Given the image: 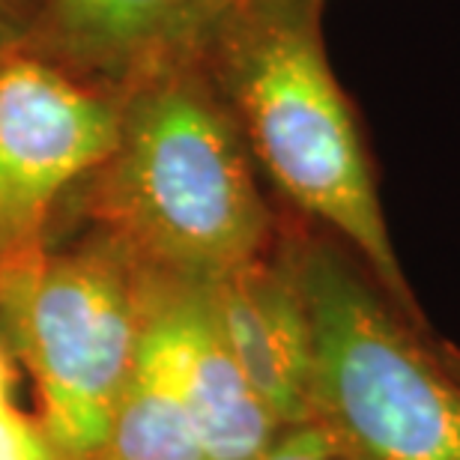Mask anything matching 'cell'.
Segmentation results:
<instances>
[{
    "label": "cell",
    "mask_w": 460,
    "mask_h": 460,
    "mask_svg": "<svg viewBox=\"0 0 460 460\" xmlns=\"http://www.w3.org/2000/svg\"><path fill=\"white\" fill-rule=\"evenodd\" d=\"M105 460H207L186 403L180 398L168 353L146 317L135 367L114 410Z\"/></svg>",
    "instance_id": "9"
},
{
    "label": "cell",
    "mask_w": 460,
    "mask_h": 460,
    "mask_svg": "<svg viewBox=\"0 0 460 460\" xmlns=\"http://www.w3.org/2000/svg\"><path fill=\"white\" fill-rule=\"evenodd\" d=\"M254 460H344L317 425L290 428Z\"/></svg>",
    "instance_id": "11"
},
{
    "label": "cell",
    "mask_w": 460,
    "mask_h": 460,
    "mask_svg": "<svg viewBox=\"0 0 460 460\" xmlns=\"http://www.w3.org/2000/svg\"><path fill=\"white\" fill-rule=\"evenodd\" d=\"M311 326V425L344 460H460V383L326 230L281 225Z\"/></svg>",
    "instance_id": "3"
},
{
    "label": "cell",
    "mask_w": 460,
    "mask_h": 460,
    "mask_svg": "<svg viewBox=\"0 0 460 460\" xmlns=\"http://www.w3.org/2000/svg\"><path fill=\"white\" fill-rule=\"evenodd\" d=\"M119 99L33 49H0V236L40 248L54 204L111 159Z\"/></svg>",
    "instance_id": "5"
},
{
    "label": "cell",
    "mask_w": 460,
    "mask_h": 460,
    "mask_svg": "<svg viewBox=\"0 0 460 460\" xmlns=\"http://www.w3.org/2000/svg\"><path fill=\"white\" fill-rule=\"evenodd\" d=\"M323 0H230L200 54L257 171L326 230L412 323L430 329L394 252L356 108L329 63Z\"/></svg>",
    "instance_id": "1"
},
{
    "label": "cell",
    "mask_w": 460,
    "mask_h": 460,
    "mask_svg": "<svg viewBox=\"0 0 460 460\" xmlns=\"http://www.w3.org/2000/svg\"><path fill=\"white\" fill-rule=\"evenodd\" d=\"M13 257H18V254H15L13 248H9L6 243H4V236H0V272L6 270V263L13 261Z\"/></svg>",
    "instance_id": "15"
},
{
    "label": "cell",
    "mask_w": 460,
    "mask_h": 460,
    "mask_svg": "<svg viewBox=\"0 0 460 460\" xmlns=\"http://www.w3.org/2000/svg\"><path fill=\"white\" fill-rule=\"evenodd\" d=\"M146 317L207 460H254L284 434L225 344L204 288L146 270Z\"/></svg>",
    "instance_id": "6"
},
{
    "label": "cell",
    "mask_w": 460,
    "mask_h": 460,
    "mask_svg": "<svg viewBox=\"0 0 460 460\" xmlns=\"http://www.w3.org/2000/svg\"><path fill=\"white\" fill-rule=\"evenodd\" d=\"M230 0H45L27 49L123 84L171 54L198 49Z\"/></svg>",
    "instance_id": "8"
},
{
    "label": "cell",
    "mask_w": 460,
    "mask_h": 460,
    "mask_svg": "<svg viewBox=\"0 0 460 460\" xmlns=\"http://www.w3.org/2000/svg\"><path fill=\"white\" fill-rule=\"evenodd\" d=\"M437 349H439V356H443L446 367L455 374V380L460 383V344H455V341H437Z\"/></svg>",
    "instance_id": "12"
},
{
    "label": "cell",
    "mask_w": 460,
    "mask_h": 460,
    "mask_svg": "<svg viewBox=\"0 0 460 460\" xmlns=\"http://www.w3.org/2000/svg\"><path fill=\"white\" fill-rule=\"evenodd\" d=\"M119 137L99 180V213L128 263L213 281L261 261L281 222L198 49L119 84Z\"/></svg>",
    "instance_id": "2"
},
{
    "label": "cell",
    "mask_w": 460,
    "mask_h": 460,
    "mask_svg": "<svg viewBox=\"0 0 460 460\" xmlns=\"http://www.w3.org/2000/svg\"><path fill=\"white\" fill-rule=\"evenodd\" d=\"M0 460H54L51 443L22 412L0 403Z\"/></svg>",
    "instance_id": "10"
},
{
    "label": "cell",
    "mask_w": 460,
    "mask_h": 460,
    "mask_svg": "<svg viewBox=\"0 0 460 460\" xmlns=\"http://www.w3.org/2000/svg\"><path fill=\"white\" fill-rule=\"evenodd\" d=\"M0 314L40 389L49 443L99 455L144 332V296L126 266L117 254L31 248L0 272Z\"/></svg>",
    "instance_id": "4"
},
{
    "label": "cell",
    "mask_w": 460,
    "mask_h": 460,
    "mask_svg": "<svg viewBox=\"0 0 460 460\" xmlns=\"http://www.w3.org/2000/svg\"><path fill=\"white\" fill-rule=\"evenodd\" d=\"M15 4H18V0H0V27L9 22V15H13ZM0 49H4V45H0Z\"/></svg>",
    "instance_id": "14"
},
{
    "label": "cell",
    "mask_w": 460,
    "mask_h": 460,
    "mask_svg": "<svg viewBox=\"0 0 460 460\" xmlns=\"http://www.w3.org/2000/svg\"><path fill=\"white\" fill-rule=\"evenodd\" d=\"M198 284L225 344L272 419L284 430L311 425V326L281 230L261 261Z\"/></svg>",
    "instance_id": "7"
},
{
    "label": "cell",
    "mask_w": 460,
    "mask_h": 460,
    "mask_svg": "<svg viewBox=\"0 0 460 460\" xmlns=\"http://www.w3.org/2000/svg\"><path fill=\"white\" fill-rule=\"evenodd\" d=\"M9 389H13V371H9V362L0 353V403L9 401Z\"/></svg>",
    "instance_id": "13"
}]
</instances>
